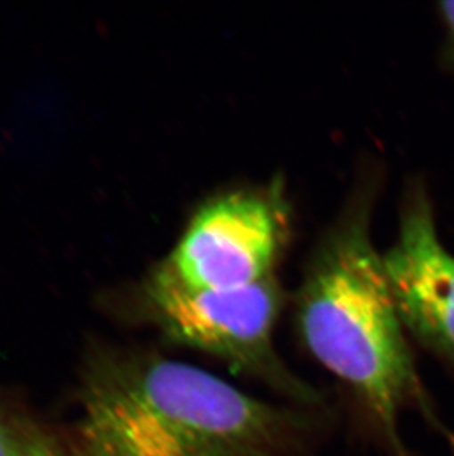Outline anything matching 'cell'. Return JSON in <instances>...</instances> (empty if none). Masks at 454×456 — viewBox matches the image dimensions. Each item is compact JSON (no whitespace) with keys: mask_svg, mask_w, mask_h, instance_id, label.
<instances>
[{"mask_svg":"<svg viewBox=\"0 0 454 456\" xmlns=\"http://www.w3.org/2000/svg\"><path fill=\"white\" fill-rule=\"evenodd\" d=\"M0 456H73L30 418L0 406Z\"/></svg>","mask_w":454,"mask_h":456,"instance_id":"8992f818","label":"cell"},{"mask_svg":"<svg viewBox=\"0 0 454 456\" xmlns=\"http://www.w3.org/2000/svg\"><path fill=\"white\" fill-rule=\"evenodd\" d=\"M440 15L446 27L447 53L454 64V2L440 4Z\"/></svg>","mask_w":454,"mask_h":456,"instance_id":"52a82bcc","label":"cell"},{"mask_svg":"<svg viewBox=\"0 0 454 456\" xmlns=\"http://www.w3.org/2000/svg\"><path fill=\"white\" fill-rule=\"evenodd\" d=\"M289 216L278 182L215 195L195 211L161 265L198 289L257 284L274 276L289 237Z\"/></svg>","mask_w":454,"mask_h":456,"instance_id":"277c9868","label":"cell"},{"mask_svg":"<svg viewBox=\"0 0 454 456\" xmlns=\"http://www.w3.org/2000/svg\"><path fill=\"white\" fill-rule=\"evenodd\" d=\"M382 258L404 328L454 359V254L438 237L424 190L409 192L397 240Z\"/></svg>","mask_w":454,"mask_h":456,"instance_id":"5b68a950","label":"cell"},{"mask_svg":"<svg viewBox=\"0 0 454 456\" xmlns=\"http://www.w3.org/2000/svg\"><path fill=\"white\" fill-rule=\"evenodd\" d=\"M146 316L168 340L260 375L298 396L307 395L279 363L274 325L283 294L276 276L240 289H198L176 280L158 263L139 291Z\"/></svg>","mask_w":454,"mask_h":456,"instance_id":"3957f363","label":"cell"},{"mask_svg":"<svg viewBox=\"0 0 454 456\" xmlns=\"http://www.w3.org/2000/svg\"><path fill=\"white\" fill-rule=\"evenodd\" d=\"M372 194V186L357 191L314 251L296 294V322L312 354L356 393L395 444L416 375L370 235Z\"/></svg>","mask_w":454,"mask_h":456,"instance_id":"7a4b0ae2","label":"cell"},{"mask_svg":"<svg viewBox=\"0 0 454 456\" xmlns=\"http://www.w3.org/2000/svg\"><path fill=\"white\" fill-rule=\"evenodd\" d=\"M303 424L184 362L99 354L83 379L73 456H294Z\"/></svg>","mask_w":454,"mask_h":456,"instance_id":"6da1fadb","label":"cell"}]
</instances>
